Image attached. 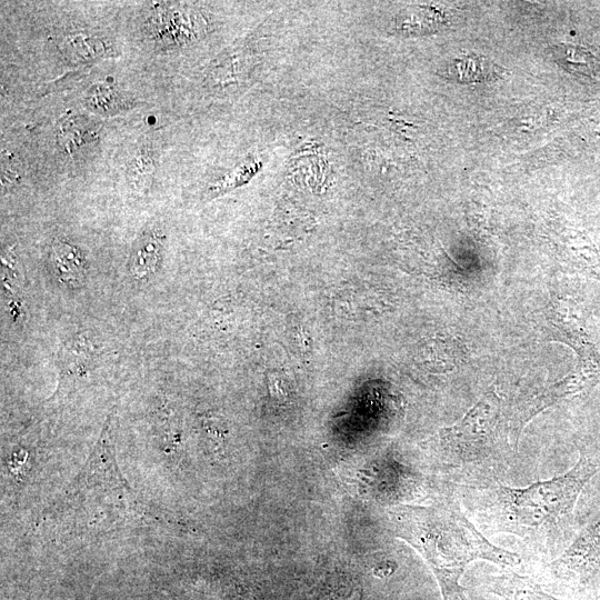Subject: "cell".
I'll list each match as a JSON object with an SVG mask.
<instances>
[{
	"instance_id": "cell-1",
	"label": "cell",
	"mask_w": 600,
	"mask_h": 600,
	"mask_svg": "<svg viewBox=\"0 0 600 600\" xmlns=\"http://www.w3.org/2000/svg\"><path fill=\"white\" fill-rule=\"evenodd\" d=\"M113 418L112 411L87 462L44 512L46 519L76 532L126 524L174 527L179 522L171 512L144 500L122 477L114 457Z\"/></svg>"
},
{
	"instance_id": "cell-2",
	"label": "cell",
	"mask_w": 600,
	"mask_h": 600,
	"mask_svg": "<svg viewBox=\"0 0 600 600\" xmlns=\"http://www.w3.org/2000/svg\"><path fill=\"white\" fill-rule=\"evenodd\" d=\"M393 532L414 548L432 570L442 600H467L459 580L476 560L514 566L519 557L490 543L456 501L397 506L389 511Z\"/></svg>"
},
{
	"instance_id": "cell-3",
	"label": "cell",
	"mask_w": 600,
	"mask_h": 600,
	"mask_svg": "<svg viewBox=\"0 0 600 600\" xmlns=\"http://www.w3.org/2000/svg\"><path fill=\"white\" fill-rule=\"evenodd\" d=\"M600 463L581 453L574 466L524 488L499 486L490 494L488 517L497 530L551 548L571 524L577 500Z\"/></svg>"
},
{
	"instance_id": "cell-4",
	"label": "cell",
	"mask_w": 600,
	"mask_h": 600,
	"mask_svg": "<svg viewBox=\"0 0 600 600\" xmlns=\"http://www.w3.org/2000/svg\"><path fill=\"white\" fill-rule=\"evenodd\" d=\"M508 441L512 443L510 419L501 397L490 390L456 424L441 429L432 446L442 462L463 466L497 456Z\"/></svg>"
},
{
	"instance_id": "cell-5",
	"label": "cell",
	"mask_w": 600,
	"mask_h": 600,
	"mask_svg": "<svg viewBox=\"0 0 600 600\" xmlns=\"http://www.w3.org/2000/svg\"><path fill=\"white\" fill-rule=\"evenodd\" d=\"M578 354L576 368L564 378L520 403L510 416V436L517 446L524 427L546 409L571 399L587 396L600 384V353L591 346Z\"/></svg>"
},
{
	"instance_id": "cell-6",
	"label": "cell",
	"mask_w": 600,
	"mask_h": 600,
	"mask_svg": "<svg viewBox=\"0 0 600 600\" xmlns=\"http://www.w3.org/2000/svg\"><path fill=\"white\" fill-rule=\"evenodd\" d=\"M197 12L161 10L148 19V33L161 44H182L200 34L201 23ZM154 40V41H156Z\"/></svg>"
},
{
	"instance_id": "cell-7",
	"label": "cell",
	"mask_w": 600,
	"mask_h": 600,
	"mask_svg": "<svg viewBox=\"0 0 600 600\" xmlns=\"http://www.w3.org/2000/svg\"><path fill=\"white\" fill-rule=\"evenodd\" d=\"M484 589L504 600H561L547 593L538 583L511 570L488 576Z\"/></svg>"
},
{
	"instance_id": "cell-8",
	"label": "cell",
	"mask_w": 600,
	"mask_h": 600,
	"mask_svg": "<svg viewBox=\"0 0 600 600\" xmlns=\"http://www.w3.org/2000/svg\"><path fill=\"white\" fill-rule=\"evenodd\" d=\"M558 564L577 571H589L600 566V519L580 533Z\"/></svg>"
},
{
	"instance_id": "cell-9",
	"label": "cell",
	"mask_w": 600,
	"mask_h": 600,
	"mask_svg": "<svg viewBox=\"0 0 600 600\" xmlns=\"http://www.w3.org/2000/svg\"><path fill=\"white\" fill-rule=\"evenodd\" d=\"M50 266L54 277L66 287L77 288L86 279V259L70 243L58 240L52 244Z\"/></svg>"
},
{
	"instance_id": "cell-10",
	"label": "cell",
	"mask_w": 600,
	"mask_h": 600,
	"mask_svg": "<svg viewBox=\"0 0 600 600\" xmlns=\"http://www.w3.org/2000/svg\"><path fill=\"white\" fill-rule=\"evenodd\" d=\"M161 242L156 234H144L136 243L129 260V271L137 280L150 277L160 261Z\"/></svg>"
},
{
	"instance_id": "cell-11",
	"label": "cell",
	"mask_w": 600,
	"mask_h": 600,
	"mask_svg": "<svg viewBox=\"0 0 600 600\" xmlns=\"http://www.w3.org/2000/svg\"><path fill=\"white\" fill-rule=\"evenodd\" d=\"M493 67L488 60L478 57H466L461 60L451 61L446 68V74L459 81H481L497 72Z\"/></svg>"
},
{
	"instance_id": "cell-12",
	"label": "cell",
	"mask_w": 600,
	"mask_h": 600,
	"mask_svg": "<svg viewBox=\"0 0 600 600\" xmlns=\"http://www.w3.org/2000/svg\"><path fill=\"white\" fill-rule=\"evenodd\" d=\"M316 600H361V590L350 579L331 578Z\"/></svg>"
},
{
	"instance_id": "cell-13",
	"label": "cell",
	"mask_w": 600,
	"mask_h": 600,
	"mask_svg": "<svg viewBox=\"0 0 600 600\" xmlns=\"http://www.w3.org/2000/svg\"><path fill=\"white\" fill-rule=\"evenodd\" d=\"M68 47L74 57L82 60L99 57L103 54L106 50V47L101 41L83 36L70 38Z\"/></svg>"
},
{
	"instance_id": "cell-14",
	"label": "cell",
	"mask_w": 600,
	"mask_h": 600,
	"mask_svg": "<svg viewBox=\"0 0 600 600\" xmlns=\"http://www.w3.org/2000/svg\"><path fill=\"white\" fill-rule=\"evenodd\" d=\"M154 170L152 154L147 149H140L133 154L129 166V173L136 181H148Z\"/></svg>"
},
{
	"instance_id": "cell-15",
	"label": "cell",
	"mask_w": 600,
	"mask_h": 600,
	"mask_svg": "<svg viewBox=\"0 0 600 600\" xmlns=\"http://www.w3.org/2000/svg\"><path fill=\"white\" fill-rule=\"evenodd\" d=\"M119 97L110 88L97 87L88 97V104L99 112H110L119 104Z\"/></svg>"
}]
</instances>
